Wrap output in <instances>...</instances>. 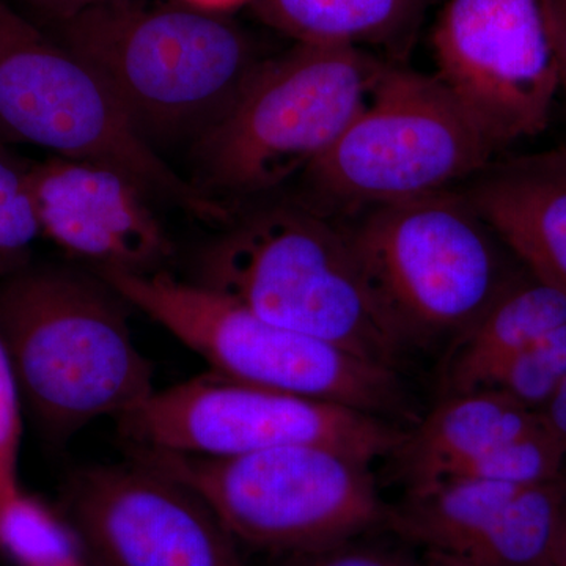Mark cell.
<instances>
[{"mask_svg":"<svg viewBox=\"0 0 566 566\" xmlns=\"http://www.w3.org/2000/svg\"><path fill=\"white\" fill-rule=\"evenodd\" d=\"M62 516L96 566H248L202 495L140 461L76 472Z\"/></svg>","mask_w":566,"mask_h":566,"instance_id":"obj_12","label":"cell"},{"mask_svg":"<svg viewBox=\"0 0 566 566\" xmlns=\"http://www.w3.org/2000/svg\"><path fill=\"white\" fill-rule=\"evenodd\" d=\"M0 551L18 566H48L81 558L65 517L20 490L0 502Z\"/></svg>","mask_w":566,"mask_h":566,"instance_id":"obj_19","label":"cell"},{"mask_svg":"<svg viewBox=\"0 0 566 566\" xmlns=\"http://www.w3.org/2000/svg\"><path fill=\"white\" fill-rule=\"evenodd\" d=\"M463 192L528 274L566 294V145L490 164Z\"/></svg>","mask_w":566,"mask_h":566,"instance_id":"obj_15","label":"cell"},{"mask_svg":"<svg viewBox=\"0 0 566 566\" xmlns=\"http://www.w3.org/2000/svg\"><path fill=\"white\" fill-rule=\"evenodd\" d=\"M497 148L436 74L389 62L359 114L303 175L307 207L346 218L447 191L475 178Z\"/></svg>","mask_w":566,"mask_h":566,"instance_id":"obj_7","label":"cell"},{"mask_svg":"<svg viewBox=\"0 0 566 566\" xmlns=\"http://www.w3.org/2000/svg\"><path fill=\"white\" fill-rule=\"evenodd\" d=\"M134 460L197 491L238 543L293 556L386 523L370 464L318 446L210 458L134 447Z\"/></svg>","mask_w":566,"mask_h":566,"instance_id":"obj_9","label":"cell"},{"mask_svg":"<svg viewBox=\"0 0 566 566\" xmlns=\"http://www.w3.org/2000/svg\"><path fill=\"white\" fill-rule=\"evenodd\" d=\"M431 44L436 76L497 150L545 132L560 92L553 0H449Z\"/></svg>","mask_w":566,"mask_h":566,"instance_id":"obj_11","label":"cell"},{"mask_svg":"<svg viewBox=\"0 0 566 566\" xmlns=\"http://www.w3.org/2000/svg\"><path fill=\"white\" fill-rule=\"evenodd\" d=\"M389 62L304 43L268 57L226 117L193 142V185L212 197L256 196L304 175L359 114Z\"/></svg>","mask_w":566,"mask_h":566,"instance_id":"obj_5","label":"cell"},{"mask_svg":"<svg viewBox=\"0 0 566 566\" xmlns=\"http://www.w3.org/2000/svg\"><path fill=\"white\" fill-rule=\"evenodd\" d=\"M46 32L95 69L155 150L210 132L268 59L226 14L185 3L111 0Z\"/></svg>","mask_w":566,"mask_h":566,"instance_id":"obj_1","label":"cell"},{"mask_svg":"<svg viewBox=\"0 0 566 566\" xmlns=\"http://www.w3.org/2000/svg\"><path fill=\"white\" fill-rule=\"evenodd\" d=\"M406 566H465L460 562L450 560V558L434 556V554L424 553L423 560L416 562V564H406Z\"/></svg>","mask_w":566,"mask_h":566,"instance_id":"obj_30","label":"cell"},{"mask_svg":"<svg viewBox=\"0 0 566 566\" xmlns=\"http://www.w3.org/2000/svg\"><path fill=\"white\" fill-rule=\"evenodd\" d=\"M48 566H87V564H84V560H82V558H76V560L62 562V564H54Z\"/></svg>","mask_w":566,"mask_h":566,"instance_id":"obj_31","label":"cell"},{"mask_svg":"<svg viewBox=\"0 0 566 566\" xmlns=\"http://www.w3.org/2000/svg\"><path fill=\"white\" fill-rule=\"evenodd\" d=\"M39 233L25 170L0 156V263L28 249Z\"/></svg>","mask_w":566,"mask_h":566,"instance_id":"obj_22","label":"cell"},{"mask_svg":"<svg viewBox=\"0 0 566 566\" xmlns=\"http://www.w3.org/2000/svg\"><path fill=\"white\" fill-rule=\"evenodd\" d=\"M565 323L566 294L534 275H521L453 342L446 368V397L483 389L513 357Z\"/></svg>","mask_w":566,"mask_h":566,"instance_id":"obj_17","label":"cell"},{"mask_svg":"<svg viewBox=\"0 0 566 566\" xmlns=\"http://www.w3.org/2000/svg\"><path fill=\"white\" fill-rule=\"evenodd\" d=\"M22 405L24 401L17 371L0 337V502L22 490L18 476Z\"/></svg>","mask_w":566,"mask_h":566,"instance_id":"obj_23","label":"cell"},{"mask_svg":"<svg viewBox=\"0 0 566 566\" xmlns=\"http://www.w3.org/2000/svg\"><path fill=\"white\" fill-rule=\"evenodd\" d=\"M562 488H564L565 504H566V476H560Z\"/></svg>","mask_w":566,"mask_h":566,"instance_id":"obj_32","label":"cell"},{"mask_svg":"<svg viewBox=\"0 0 566 566\" xmlns=\"http://www.w3.org/2000/svg\"><path fill=\"white\" fill-rule=\"evenodd\" d=\"M430 3L431 0H253L251 9L263 24L296 43L379 48L400 63Z\"/></svg>","mask_w":566,"mask_h":566,"instance_id":"obj_18","label":"cell"},{"mask_svg":"<svg viewBox=\"0 0 566 566\" xmlns=\"http://www.w3.org/2000/svg\"><path fill=\"white\" fill-rule=\"evenodd\" d=\"M125 305L102 277L62 268H25L0 281V337L22 401L54 441L118 419L155 392Z\"/></svg>","mask_w":566,"mask_h":566,"instance_id":"obj_2","label":"cell"},{"mask_svg":"<svg viewBox=\"0 0 566 566\" xmlns=\"http://www.w3.org/2000/svg\"><path fill=\"white\" fill-rule=\"evenodd\" d=\"M401 560L375 547L357 546L352 542L312 551V553L293 554L283 566H406Z\"/></svg>","mask_w":566,"mask_h":566,"instance_id":"obj_24","label":"cell"},{"mask_svg":"<svg viewBox=\"0 0 566 566\" xmlns=\"http://www.w3.org/2000/svg\"><path fill=\"white\" fill-rule=\"evenodd\" d=\"M549 566H566V510L564 520H562L560 531H558L556 546H554L553 557Z\"/></svg>","mask_w":566,"mask_h":566,"instance_id":"obj_29","label":"cell"},{"mask_svg":"<svg viewBox=\"0 0 566 566\" xmlns=\"http://www.w3.org/2000/svg\"><path fill=\"white\" fill-rule=\"evenodd\" d=\"M14 2L32 11L43 24L50 28L76 17L81 11L102 6L111 0H14Z\"/></svg>","mask_w":566,"mask_h":566,"instance_id":"obj_25","label":"cell"},{"mask_svg":"<svg viewBox=\"0 0 566 566\" xmlns=\"http://www.w3.org/2000/svg\"><path fill=\"white\" fill-rule=\"evenodd\" d=\"M117 420L134 447L210 458L318 446L371 464L406 438L385 417L212 371L155 390Z\"/></svg>","mask_w":566,"mask_h":566,"instance_id":"obj_10","label":"cell"},{"mask_svg":"<svg viewBox=\"0 0 566 566\" xmlns=\"http://www.w3.org/2000/svg\"><path fill=\"white\" fill-rule=\"evenodd\" d=\"M538 412L547 427L566 444V382Z\"/></svg>","mask_w":566,"mask_h":566,"instance_id":"obj_26","label":"cell"},{"mask_svg":"<svg viewBox=\"0 0 566 566\" xmlns=\"http://www.w3.org/2000/svg\"><path fill=\"white\" fill-rule=\"evenodd\" d=\"M553 17L558 70H560V92L566 96V0H553Z\"/></svg>","mask_w":566,"mask_h":566,"instance_id":"obj_27","label":"cell"},{"mask_svg":"<svg viewBox=\"0 0 566 566\" xmlns=\"http://www.w3.org/2000/svg\"><path fill=\"white\" fill-rule=\"evenodd\" d=\"M41 233L99 268L153 273L172 253L148 197L98 164L54 158L25 170Z\"/></svg>","mask_w":566,"mask_h":566,"instance_id":"obj_14","label":"cell"},{"mask_svg":"<svg viewBox=\"0 0 566 566\" xmlns=\"http://www.w3.org/2000/svg\"><path fill=\"white\" fill-rule=\"evenodd\" d=\"M253 0H180V3L192 7V9L207 11V13L227 14L230 11L251 6Z\"/></svg>","mask_w":566,"mask_h":566,"instance_id":"obj_28","label":"cell"},{"mask_svg":"<svg viewBox=\"0 0 566 566\" xmlns=\"http://www.w3.org/2000/svg\"><path fill=\"white\" fill-rule=\"evenodd\" d=\"M566 382V323L513 357L483 389L499 390L538 412Z\"/></svg>","mask_w":566,"mask_h":566,"instance_id":"obj_21","label":"cell"},{"mask_svg":"<svg viewBox=\"0 0 566 566\" xmlns=\"http://www.w3.org/2000/svg\"><path fill=\"white\" fill-rule=\"evenodd\" d=\"M193 282L371 363L395 368L406 352L365 283L342 222L303 202L233 219L200 252Z\"/></svg>","mask_w":566,"mask_h":566,"instance_id":"obj_3","label":"cell"},{"mask_svg":"<svg viewBox=\"0 0 566 566\" xmlns=\"http://www.w3.org/2000/svg\"><path fill=\"white\" fill-rule=\"evenodd\" d=\"M565 460V442L542 419L527 433L475 458L450 480H490L520 486L542 485L560 479Z\"/></svg>","mask_w":566,"mask_h":566,"instance_id":"obj_20","label":"cell"},{"mask_svg":"<svg viewBox=\"0 0 566 566\" xmlns=\"http://www.w3.org/2000/svg\"><path fill=\"white\" fill-rule=\"evenodd\" d=\"M98 275L126 304L207 360L212 374L385 419L408 406L395 368L270 323L200 283L178 281L163 270L104 266Z\"/></svg>","mask_w":566,"mask_h":566,"instance_id":"obj_8","label":"cell"},{"mask_svg":"<svg viewBox=\"0 0 566 566\" xmlns=\"http://www.w3.org/2000/svg\"><path fill=\"white\" fill-rule=\"evenodd\" d=\"M0 139L111 167L150 200L207 223L233 222L230 208L180 177L142 139L93 66L7 0H0Z\"/></svg>","mask_w":566,"mask_h":566,"instance_id":"obj_6","label":"cell"},{"mask_svg":"<svg viewBox=\"0 0 566 566\" xmlns=\"http://www.w3.org/2000/svg\"><path fill=\"white\" fill-rule=\"evenodd\" d=\"M539 422V412L499 390L444 397L395 452L408 493L447 482L475 458Z\"/></svg>","mask_w":566,"mask_h":566,"instance_id":"obj_16","label":"cell"},{"mask_svg":"<svg viewBox=\"0 0 566 566\" xmlns=\"http://www.w3.org/2000/svg\"><path fill=\"white\" fill-rule=\"evenodd\" d=\"M565 510L560 479L534 486L450 480L408 493L386 524L465 566H549Z\"/></svg>","mask_w":566,"mask_h":566,"instance_id":"obj_13","label":"cell"},{"mask_svg":"<svg viewBox=\"0 0 566 566\" xmlns=\"http://www.w3.org/2000/svg\"><path fill=\"white\" fill-rule=\"evenodd\" d=\"M344 226L365 283L405 348L457 340L521 277L463 191L368 208Z\"/></svg>","mask_w":566,"mask_h":566,"instance_id":"obj_4","label":"cell"}]
</instances>
